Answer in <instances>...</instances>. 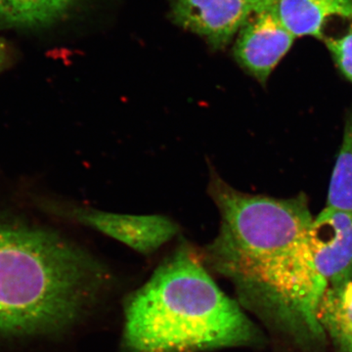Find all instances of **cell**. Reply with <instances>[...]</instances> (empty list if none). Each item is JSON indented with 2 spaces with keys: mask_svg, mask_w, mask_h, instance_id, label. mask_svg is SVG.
I'll return each instance as SVG.
<instances>
[{
  "mask_svg": "<svg viewBox=\"0 0 352 352\" xmlns=\"http://www.w3.org/2000/svg\"><path fill=\"white\" fill-rule=\"evenodd\" d=\"M208 190L220 227L204 263L232 282L242 307L285 340L295 339L309 325L322 296L308 245L314 217L307 197L243 193L214 168Z\"/></svg>",
  "mask_w": 352,
  "mask_h": 352,
  "instance_id": "obj_1",
  "label": "cell"
},
{
  "mask_svg": "<svg viewBox=\"0 0 352 352\" xmlns=\"http://www.w3.org/2000/svg\"><path fill=\"white\" fill-rule=\"evenodd\" d=\"M327 207L352 212V112L344 124L342 146L329 185Z\"/></svg>",
  "mask_w": 352,
  "mask_h": 352,
  "instance_id": "obj_11",
  "label": "cell"
},
{
  "mask_svg": "<svg viewBox=\"0 0 352 352\" xmlns=\"http://www.w3.org/2000/svg\"><path fill=\"white\" fill-rule=\"evenodd\" d=\"M317 320L333 352H352V280L326 289Z\"/></svg>",
  "mask_w": 352,
  "mask_h": 352,
  "instance_id": "obj_9",
  "label": "cell"
},
{
  "mask_svg": "<svg viewBox=\"0 0 352 352\" xmlns=\"http://www.w3.org/2000/svg\"><path fill=\"white\" fill-rule=\"evenodd\" d=\"M276 6L252 15L238 32L232 50L236 63L263 85L296 38L280 19Z\"/></svg>",
  "mask_w": 352,
  "mask_h": 352,
  "instance_id": "obj_5",
  "label": "cell"
},
{
  "mask_svg": "<svg viewBox=\"0 0 352 352\" xmlns=\"http://www.w3.org/2000/svg\"><path fill=\"white\" fill-rule=\"evenodd\" d=\"M124 317L126 352H197L264 342L242 305L217 286L186 243L132 295Z\"/></svg>",
  "mask_w": 352,
  "mask_h": 352,
  "instance_id": "obj_2",
  "label": "cell"
},
{
  "mask_svg": "<svg viewBox=\"0 0 352 352\" xmlns=\"http://www.w3.org/2000/svg\"><path fill=\"white\" fill-rule=\"evenodd\" d=\"M278 0H170L171 22L206 41L210 50H226L254 14Z\"/></svg>",
  "mask_w": 352,
  "mask_h": 352,
  "instance_id": "obj_4",
  "label": "cell"
},
{
  "mask_svg": "<svg viewBox=\"0 0 352 352\" xmlns=\"http://www.w3.org/2000/svg\"><path fill=\"white\" fill-rule=\"evenodd\" d=\"M277 12L295 38L310 36L325 39L329 19L352 20V0H278Z\"/></svg>",
  "mask_w": 352,
  "mask_h": 352,
  "instance_id": "obj_8",
  "label": "cell"
},
{
  "mask_svg": "<svg viewBox=\"0 0 352 352\" xmlns=\"http://www.w3.org/2000/svg\"><path fill=\"white\" fill-rule=\"evenodd\" d=\"M333 62L340 73L352 82V31L337 38H326Z\"/></svg>",
  "mask_w": 352,
  "mask_h": 352,
  "instance_id": "obj_12",
  "label": "cell"
},
{
  "mask_svg": "<svg viewBox=\"0 0 352 352\" xmlns=\"http://www.w3.org/2000/svg\"><path fill=\"white\" fill-rule=\"evenodd\" d=\"M308 245L315 273L326 289L351 281V212L324 208L312 221Z\"/></svg>",
  "mask_w": 352,
  "mask_h": 352,
  "instance_id": "obj_6",
  "label": "cell"
},
{
  "mask_svg": "<svg viewBox=\"0 0 352 352\" xmlns=\"http://www.w3.org/2000/svg\"><path fill=\"white\" fill-rule=\"evenodd\" d=\"M59 212L141 254L157 251L179 232L175 221L161 215L119 214L82 207L62 208Z\"/></svg>",
  "mask_w": 352,
  "mask_h": 352,
  "instance_id": "obj_7",
  "label": "cell"
},
{
  "mask_svg": "<svg viewBox=\"0 0 352 352\" xmlns=\"http://www.w3.org/2000/svg\"><path fill=\"white\" fill-rule=\"evenodd\" d=\"M104 274L101 264L56 233L0 221V332L66 327L94 300Z\"/></svg>",
  "mask_w": 352,
  "mask_h": 352,
  "instance_id": "obj_3",
  "label": "cell"
},
{
  "mask_svg": "<svg viewBox=\"0 0 352 352\" xmlns=\"http://www.w3.org/2000/svg\"><path fill=\"white\" fill-rule=\"evenodd\" d=\"M82 0H0V22L9 27L38 29L56 24Z\"/></svg>",
  "mask_w": 352,
  "mask_h": 352,
  "instance_id": "obj_10",
  "label": "cell"
},
{
  "mask_svg": "<svg viewBox=\"0 0 352 352\" xmlns=\"http://www.w3.org/2000/svg\"><path fill=\"white\" fill-rule=\"evenodd\" d=\"M9 60V48L8 45L3 39L0 38V72L2 71L7 64H8Z\"/></svg>",
  "mask_w": 352,
  "mask_h": 352,
  "instance_id": "obj_13",
  "label": "cell"
}]
</instances>
